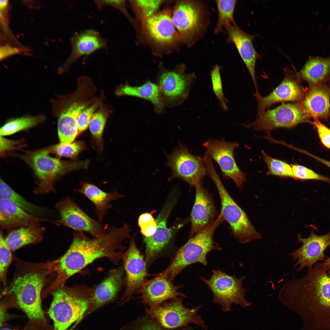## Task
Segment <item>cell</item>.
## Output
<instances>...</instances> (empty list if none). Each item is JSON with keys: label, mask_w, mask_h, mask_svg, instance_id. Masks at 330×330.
<instances>
[{"label": "cell", "mask_w": 330, "mask_h": 330, "mask_svg": "<svg viewBox=\"0 0 330 330\" xmlns=\"http://www.w3.org/2000/svg\"><path fill=\"white\" fill-rule=\"evenodd\" d=\"M130 238V229L126 223L120 227L112 226L106 233L93 238L87 237L84 232L74 231L72 242L65 253L58 259L45 262L50 274H57L48 290L51 292L64 284L69 277L98 258H106L117 264L123 259L125 248L122 243Z\"/></svg>", "instance_id": "cell-1"}, {"label": "cell", "mask_w": 330, "mask_h": 330, "mask_svg": "<svg viewBox=\"0 0 330 330\" xmlns=\"http://www.w3.org/2000/svg\"><path fill=\"white\" fill-rule=\"evenodd\" d=\"M279 295L291 300L303 310L304 330H330V277L320 263L302 278L284 284Z\"/></svg>", "instance_id": "cell-2"}, {"label": "cell", "mask_w": 330, "mask_h": 330, "mask_svg": "<svg viewBox=\"0 0 330 330\" xmlns=\"http://www.w3.org/2000/svg\"><path fill=\"white\" fill-rule=\"evenodd\" d=\"M14 278L4 293L12 299L32 322L45 321L42 308V290L49 274L45 263L20 261Z\"/></svg>", "instance_id": "cell-3"}, {"label": "cell", "mask_w": 330, "mask_h": 330, "mask_svg": "<svg viewBox=\"0 0 330 330\" xmlns=\"http://www.w3.org/2000/svg\"><path fill=\"white\" fill-rule=\"evenodd\" d=\"M224 221L220 213L213 222L189 238L178 250L169 266L161 273L173 281L179 273L192 264L199 263L207 265L208 254L214 250L221 249L215 241L214 235L217 228Z\"/></svg>", "instance_id": "cell-4"}, {"label": "cell", "mask_w": 330, "mask_h": 330, "mask_svg": "<svg viewBox=\"0 0 330 330\" xmlns=\"http://www.w3.org/2000/svg\"><path fill=\"white\" fill-rule=\"evenodd\" d=\"M92 290L84 286H59L51 293L53 300L48 310L53 330H67L80 320L89 304L85 294Z\"/></svg>", "instance_id": "cell-5"}, {"label": "cell", "mask_w": 330, "mask_h": 330, "mask_svg": "<svg viewBox=\"0 0 330 330\" xmlns=\"http://www.w3.org/2000/svg\"><path fill=\"white\" fill-rule=\"evenodd\" d=\"M171 16L183 42L189 46L204 36L210 22L208 5L202 0L178 1Z\"/></svg>", "instance_id": "cell-6"}, {"label": "cell", "mask_w": 330, "mask_h": 330, "mask_svg": "<svg viewBox=\"0 0 330 330\" xmlns=\"http://www.w3.org/2000/svg\"><path fill=\"white\" fill-rule=\"evenodd\" d=\"M205 166L207 174L214 182L219 194L221 204L220 213L229 224L233 235L242 244L260 239L261 234L256 230L245 213L226 190L213 162H207Z\"/></svg>", "instance_id": "cell-7"}, {"label": "cell", "mask_w": 330, "mask_h": 330, "mask_svg": "<svg viewBox=\"0 0 330 330\" xmlns=\"http://www.w3.org/2000/svg\"><path fill=\"white\" fill-rule=\"evenodd\" d=\"M44 148L27 151L20 157L32 169L39 181L35 192L42 193L53 191V183L59 176L76 169L86 167L82 162L60 160L51 157Z\"/></svg>", "instance_id": "cell-8"}, {"label": "cell", "mask_w": 330, "mask_h": 330, "mask_svg": "<svg viewBox=\"0 0 330 330\" xmlns=\"http://www.w3.org/2000/svg\"><path fill=\"white\" fill-rule=\"evenodd\" d=\"M212 271L210 278H200L211 291L213 303L220 305L225 312H230L233 304L240 305L243 308L250 306L245 297L247 289L242 286L244 277L238 278L220 269L213 270Z\"/></svg>", "instance_id": "cell-9"}, {"label": "cell", "mask_w": 330, "mask_h": 330, "mask_svg": "<svg viewBox=\"0 0 330 330\" xmlns=\"http://www.w3.org/2000/svg\"><path fill=\"white\" fill-rule=\"evenodd\" d=\"M183 298L178 297L169 302L146 308V313L165 328L184 327L193 324L202 330H207L204 321L198 314L203 306L186 308L183 304Z\"/></svg>", "instance_id": "cell-10"}, {"label": "cell", "mask_w": 330, "mask_h": 330, "mask_svg": "<svg viewBox=\"0 0 330 330\" xmlns=\"http://www.w3.org/2000/svg\"><path fill=\"white\" fill-rule=\"evenodd\" d=\"M52 113L57 120V130L61 144L72 142L79 134L77 119L88 106L83 101L76 100L72 96H59L51 100Z\"/></svg>", "instance_id": "cell-11"}, {"label": "cell", "mask_w": 330, "mask_h": 330, "mask_svg": "<svg viewBox=\"0 0 330 330\" xmlns=\"http://www.w3.org/2000/svg\"><path fill=\"white\" fill-rule=\"evenodd\" d=\"M196 79L194 73H187L183 64L171 70L160 72L157 82L166 106L173 107L181 104L188 97Z\"/></svg>", "instance_id": "cell-12"}, {"label": "cell", "mask_w": 330, "mask_h": 330, "mask_svg": "<svg viewBox=\"0 0 330 330\" xmlns=\"http://www.w3.org/2000/svg\"><path fill=\"white\" fill-rule=\"evenodd\" d=\"M167 156V165L171 170L170 180L180 179L194 186L207 174L203 158L193 154L181 144Z\"/></svg>", "instance_id": "cell-13"}, {"label": "cell", "mask_w": 330, "mask_h": 330, "mask_svg": "<svg viewBox=\"0 0 330 330\" xmlns=\"http://www.w3.org/2000/svg\"><path fill=\"white\" fill-rule=\"evenodd\" d=\"M308 118L301 109L299 102L283 103L265 111L256 120L246 127L265 131L268 134L278 128L291 129L299 124L308 122Z\"/></svg>", "instance_id": "cell-14"}, {"label": "cell", "mask_w": 330, "mask_h": 330, "mask_svg": "<svg viewBox=\"0 0 330 330\" xmlns=\"http://www.w3.org/2000/svg\"><path fill=\"white\" fill-rule=\"evenodd\" d=\"M203 146L212 160L218 164L225 178L231 179L238 188L241 189L246 182L245 174L237 165L234 152L239 146L236 142H229L224 139H209L204 143Z\"/></svg>", "instance_id": "cell-15"}, {"label": "cell", "mask_w": 330, "mask_h": 330, "mask_svg": "<svg viewBox=\"0 0 330 330\" xmlns=\"http://www.w3.org/2000/svg\"><path fill=\"white\" fill-rule=\"evenodd\" d=\"M61 225L70 228L75 231L86 232L93 237L106 233L108 228L93 219L85 212L72 198L67 197L56 205Z\"/></svg>", "instance_id": "cell-16"}, {"label": "cell", "mask_w": 330, "mask_h": 330, "mask_svg": "<svg viewBox=\"0 0 330 330\" xmlns=\"http://www.w3.org/2000/svg\"><path fill=\"white\" fill-rule=\"evenodd\" d=\"M176 201V198L170 196L156 220L157 228L155 233L150 237H144L146 245L145 261L148 263L153 260L168 243L176 230L190 221V218H189L179 223L176 227H167V220Z\"/></svg>", "instance_id": "cell-17"}, {"label": "cell", "mask_w": 330, "mask_h": 330, "mask_svg": "<svg viewBox=\"0 0 330 330\" xmlns=\"http://www.w3.org/2000/svg\"><path fill=\"white\" fill-rule=\"evenodd\" d=\"M298 241L302 245L298 249L289 254L294 261L296 262L294 267L299 266V271L305 267L310 270L317 262L324 261V252L330 246V232L323 235L315 234L313 230L306 238L298 237Z\"/></svg>", "instance_id": "cell-18"}, {"label": "cell", "mask_w": 330, "mask_h": 330, "mask_svg": "<svg viewBox=\"0 0 330 330\" xmlns=\"http://www.w3.org/2000/svg\"><path fill=\"white\" fill-rule=\"evenodd\" d=\"M285 76L281 82L269 94L265 97L256 96L258 117L273 104L280 102H300L304 92L294 72L284 68Z\"/></svg>", "instance_id": "cell-19"}, {"label": "cell", "mask_w": 330, "mask_h": 330, "mask_svg": "<svg viewBox=\"0 0 330 330\" xmlns=\"http://www.w3.org/2000/svg\"><path fill=\"white\" fill-rule=\"evenodd\" d=\"M134 237L131 239L123 258L126 274V288L123 295L126 300L139 291L147 275L145 262L136 246Z\"/></svg>", "instance_id": "cell-20"}, {"label": "cell", "mask_w": 330, "mask_h": 330, "mask_svg": "<svg viewBox=\"0 0 330 330\" xmlns=\"http://www.w3.org/2000/svg\"><path fill=\"white\" fill-rule=\"evenodd\" d=\"M194 187L195 198L190 217L191 227L189 238L213 222L218 217L212 196L205 188L202 181Z\"/></svg>", "instance_id": "cell-21"}, {"label": "cell", "mask_w": 330, "mask_h": 330, "mask_svg": "<svg viewBox=\"0 0 330 330\" xmlns=\"http://www.w3.org/2000/svg\"><path fill=\"white\" fill-rule=\"evenodd\" d=\"M168 9L164 10L143 20L144 28L152 40L159 44L167 45L182 42Z\"/></svg>", "instance_id": "cell-22"}, {"label": "cell", "mask_w": 330, "mask_h": 330, "mask_svg": "<svg viewBox=\"0 0 330 330\" xmlns=\"http://www.w3.org/2000/svg\"><path fill=\"white\" fill-rule=\"evenodd\" d=\"M227 35V42L234 44L251 77L255 88L256 94H259L255 74V67L260 56L253 45L257 35L249 34L244 31L235 23L227 25L225 28Z\"/></svg>", "instance_id": "cell-23"}, {"label": "cell", "mask_w": 330, "mask_h": 330, "mask_svg": "<svg viewBox=\"0 0 330 330\" xmlns=\"http://www.w3.org/2000/svg\"><path fill=\"white\" fill-rule=\"evenodd\" d=\"M181 286L174 285L165 275L161 273L154 278L145 281L139 290L142 302L149 307L162 304L165 301L179 297H186L178 291Z\"/></svg>", "instance_id": "cell-24"}, {"label": "cell", "mask_w": 330, "mask_h": 330, "mask_svg": "<svg viewBox=\"0 0 330 330\" xmlns=\"http://www.w3.org/2000/svg\"><path fill=\"white\" fill-rule=\"evenodd\" d=\"M299 103L302 111L309 118H327L329 114L330 87L321 83L311 85Z\"/></svg>", "instance_id": "cell-25"}, {"label": "cell", "mask_w": 330, "mask_h": 330, "mask_svg": "<svg viewBox=\"0 0 330 330\" xmlns=\"http://www.w3.org/2000/svg\"><path fill=\"white\" fill-rule=\"evenodd\" d=\"M48 220L28 213L9 200L0 199V225L4 229L12 231L40 225Z\"/></svg>", "instance_id": "cell-26"}, {"label": "cell", "mask_w": 330, "mask_h": 330, "mask_svg": "<svg viewBox=\"0 0 330 330\" xmlns=\"http://www.w3.org/2000/svg\"><path fill=\"white\" fill-rule=\"evenodd\" d=\"M71 42L72 53L65 63V68L80 57L89 55L107 46L106 40L98 32L93 29H87L75 34L72 37Z\"/></svg>", "instance_id": "cell-27"}, {"label": "cell", "mask_w": 330, "mask_h": 330, "mask_svg": "<svg viewBox=\"0 0 330 330\" xmlns=\"http://www.w3.org/2000/svg\"><path fill=\"white\" fill-rule=\"evenodd\" d=\"M117 96H129L147 100L152 103L157 113L163 112L166 106L160 88L157 84L148 81L137 86L127 84L119 86L116 91Z\"/></svg>", "instance_id": "cell-28"}, {"label": "cell", "mask_w": 330, "mask_h": 330, "mask_svg": "<svg viewBox=\"0 0 330 330\" xmlns=\"http://www.w3.org/2000/svg\"><path fill=\"white\" fill-rule=\"evenodd\" d=\"M75 191L85 196L93 203L99 221L101 223L107 210L112 207L111 202L122 196L115 191L105 192L96 186L86 182L81 183L80 189Z\"/></svg>", "instance_id": "cell-29"}, {"label": "cell", "mask_w": 330, "mask_h": 330, "mask_svg": "<svg viewBox=\"0 0 330 330\" xmlns=\"http://www.w3.org/2000/svg\"><path fill=\"white\" fill-rule=\"evenodd\" d=\"M123 269L120 267L112 270L94 290L91 299L96 306H101L116 296L122 285Z\"/></svg>", "instance_id": "cell-30"}, {"label": "cell", "mask_w": 330, "mask_h": 330, "mask_svg": "<svg viewBox=\"0 0 330 330\" xmlns=\"http://www.w3.org/2000/svg\"><path fill=\"white\" fill-rule=\"evenodd\" d=\"M45 230L40 225L21 227L11 231L5 240L10 249L15 251L24 246L41 242Z\"/></svg>", "instance_id": "cell-31"}, {"label": "cell", "mask_w": 330, "mask_h": 330, "mask_svg": "<svg viewBox=\"0 0 330 330\" xmlns=\"http://www.w3.org/2000/svg\"><path fill=\"white\" fill-rule=\"evenodd\" d=\"M330 74V56L310 57L298 73L311 85L321 83Z\"/></svg>", "instance_id": "cell-32"}, {"label": "cell", "mask_w": 330, "mask_h": 330, "mask_svg": "<svg viewBox=\"0 0 330 330\" xmlns=\"http://www.w3.org/2000/svg\"><path fill=\"white\" fill-rule=\"evenodd\" d=\"M0 198L11 201L27 212L38 217L46 218L49 215L48 209L28 201L1 178L0 180Z\"/></svg>", "instance_id": "cell-33"}, {"label": "cell", "mask_w": 330, "mask_h": 330, "mask_svg": "<svg viewBox=\"0 0 330 330\" xmlns=\"http://www.w3.org/2000/svg\"><path fill=\"white\" fill-rule=\"evenodd\" d=\"M45 119L43 115L36 116H25L10 120L0 130V136L13 134L20 131L34 127Z\"/></svg>", "instance_id": "cell-34"}, {"label": "cell", "mask_w": 330, "mask_h": 330, "mask_svg": "<svg viewBox=\"0 0 330 330\" xmlns=\"http://www.w3.org/2000/svg\"><path fill=\"white\" fill-rule=\"evenodd\" d=\"M218 12V19L214 29L215 34L222 32L228 25L235 23L234 13L237 3L236 0L215 1Z\"/></svg>", "instance_id": "cell-35"}, {"label": "cell", "mask_w": 330, "mask_h": 330, "mask_svg": "<svg viewBox=\"0 0 330 330\" xmlns=\"http://www.w3.org/2000/svg\"><path fill=\"white\" fill-rule=\"evenodd\" d=\"M261 152L268 167L266 174L281 178H293L291 164L271 157L263 150Z\"/></svg>", "instance_id": "cell-36"}, {"label": "cell", "mask_w": 330, "mask_h": 330, "mask_svg": "<svg viewBox=\"0 0 330 330\" xmlns=\"http://www.w3.org/2000/svg\"><path fill=\"white\" fill-rule=\"evenodd\" d=\"M84 147L83 143L78 141L66 144L60 143L45 148L49 154L53 153L60 157L74 158L83 150Z\"/></svg>", "instance_id": "cell-37"}, {"label": "cell", "mask_w": 330, "mask_h": 330, "mask_svg": "<svg viewBox=\"0 0 330 330\" xmlns=\"http://www.w3.org/2000/svg\"><path fill=\"white\" fill-rule=\"evenodd\" d=\"M11 250L6 244L3 234H0V279L4 285L6 284L7 270L12 260Z\"/></svg>", "instance_id": "cell-38"}, {"label": "cell", "mask_w": 330, "mask_h": 330, "mask_svg": "<svg viewBox=\"0 0 330 330\" xmlns=\"http://www.w3.org/2000/svg\"><path fill=\"white\" fill-rule=\"evenodd\" d=\"M107 115L105 111L99 110L95 112L90 121L89 127L95 140L101 143L103 131L106 122Z\"/></svg>", "instance_id": "cell-39"}, {"label": "cell", "mask_w": 330, "mask_h": 330, "mask_svg": "<svg viewBox=\"0 0 330 330\" xmlns=\"http://www.w3.org/2000/svg\"><path fill=\"white\" fill-rule=\"evenodd\" d=\"M132 4L143 20L156 13L162 2L161 0H134Z\"/></svg>", "instance_id": "cell-40"}, {"label": "cell", "mask_w": 330, "mask_h": 330, "mask_svg": "<svg viewBox=\"0 0 330 330\" xmlns=\"http://www.w3.org/2000/svg\"><path fill=\"white\" fill-rule=\"evenodd\" d=\"M293 178L300 180H321L330 184V178L320 175L301 165L291 164Z\"/></svg>", "instance_id": "cell-41"}, {"label": "cell", "mask_w": 330, "mask_h": 330, "mask_svg": "<svg viewBox=\"0 0 330 330\" xmlns=\"http://www.w3.org/2000/svg\"><path fill=\"white\" fill-rule=\"evenodd\" d=\"M220 67L218 65L216 64L211 71L210 75L213 90L222 107L224 110L226 111L227 110L228 108L224 97L220 75Z\"/></svg>", "instance_id": "cell-42"}, {"label": "cell", "mask_w": 330, "mask_h": 330, "mask_svg": "<svg viewBox=\"0 0 330 330\" xmlns=\"http://www.w3.org/2000/svg\"><path fill=\"white\" fill-rule=\"evenodd\" d=\"M153 212L154 211L143 213L138 218V224L140 228V231L144 237L152 236L156 231V221L152 215Z\"/></svg>", "instance_id": "cell-43"}, {"label": "cell", "mask_w": 330, "mask_h": 330, "mask_svg": "<svg viewBox=\"0 0 330 330\" xmlns=\"http://www.w3.org/2000/svg\"><path fill=\"white\" fill-rule=\"evenodd\" d=\"M99 105L98 102L93 103L84 108L79 114L77 119L79 133L85 130L89 126L91 119Z\"/></svg>", "instance_id": "cell-44"}, {"label": "cell", "mask_w": 330, "mask_h": 330, "mask_svg": "<svg viewBox=\"0 0 330 330\" xmlns=\"http://www.w3.org/2000/svg\"><path fill=\"white\" fill-rule=\"evenodd\" d=\"M131 330H166L154 319L140 318L132 323Z\"/></svg>", "instance_id": "cell-45"}, {"label": "cell", "mask_w": 330, "mask_h": 330, "mask_svg": "<svg viewBox=\"0 0 330 330\" xmlns=\"http://www.w3.org/2000/svg\"><path fill=\"white\" fill-rule=\"evenodd\" d=\"M0 153L3 156L9 152L20 148L23 146L22 140H13L7 139L0 136Z\"/></svg>", "instance_id": "cell-46"}, {"label": "cell", "mask_w": 330, "mask_h": 330, "mask_svg": "<svg viewBox=\"0 0 330 330\" xmlns=\"http://www.w3.org/2000/svg\"><path fill=\"white\" fill-rule=\"evenodd\" d=\"M94 2L99 9L106 6L112 7L119 10L127 17H129L125 0H97L94 1Z\"/></svg>", "instance_id": "cell-47"}, {"label": "cell", "mask_w": 330, "mask_h": 330, "mask_svg": "<svg viewBox=\"0 0 330 330\" xmlns=\"http://www.w3.org/2000/svg\"><path fill=\"white\" fill-rule=\"evenodd\" d=\"M313 124L316 127L322 143L330 149V129L322 123L319 119H314Z\"/></svg>", "instance_id": "cell-48"}, {"label": "cell", "mask_w": 330, "mask_h": 330, "mask_svg": "<svg viewBox=\"0 0 330 330\" xmlns=\"http://www.w3.org/2000/svg\"><path fill=\"white\" fill-rule=\"evenodd\" d=\"M20 51V50L17 48L9 45L3 46L0 48V60H3L9 56L19 53Z\"/></svg>", "instance_id": "cell-49"}, {"label": "cell", "mask_w": 330, "mask_h": 330, "mask_svg": "<svg viewBox=\"0 0 330 330\" xmlns=\"http://www.w3.org/2000/svg\"><path fill=\"white\" fill-rule=\"evenodd\" d=\"M298 151L302 152L304 154L307 155L308 156L312 157L313 158L316 160L319 161L321 162L323 164L326 165V166L330 168V161L328 160L322 159L321 158L317 157V156L314 155L310 153L307 151L302 150L301 149H299Z\"/></svg>", "instance_id": "cell-50"}, {"label": "cell", "mask_w": 330, "mask_h": 330, "mask_svg": "<svg viewBox=\"0 0 330 330\" xmlns=\"http://www.w3.org/2000/svg\"><path fill=\"white\" fill-rule=\"evenodd\" d=\"M324 262L320 263L321 267L326 271L328 276L330 277V257H328Z\"/></svg>", "instance_id": "cell-51"}, {"label": "cell", "mask_w": 330, "mask_h": 330, "mask_svg": "<svg viewBox=\"0 0 330 330\" xmlns=\"http://www.w3.org/2000/svg\"><path fill=\"white\" fill-rule=\"evenodd\" d=\"M8 0H1L0 1V7L1 10L5 11L8 8Z\"/></svg>", "instance_id": "cell-52"}, {"label": "cell", "mask_w": 330, "mask_h": 330, "mask_svg": "<svg viewBox=\"0 0 330 330\" xmlns=\"http://www.w3.org/2000/svg\"><path fill=\"white\" fill-rule=\"evenodd\" d=\"M0 330H13V329H11L9 328H1L0 329Z\"/></svg>", "instance_id": "cell-53"}, {"label": "cell", "mask_w": 330, "mask_h": 330, "mask_svg": "<svg viewBox=\"0 0 330 330\" xmlns=\"http://www.w3.org/2000/svg\"><path fill=\"white\" fill-rule=\"evenodd\" d=\"M329 114L330 116V107H329Z\"/></svg>", "instance_id": "cell-54"}]
</instances>
